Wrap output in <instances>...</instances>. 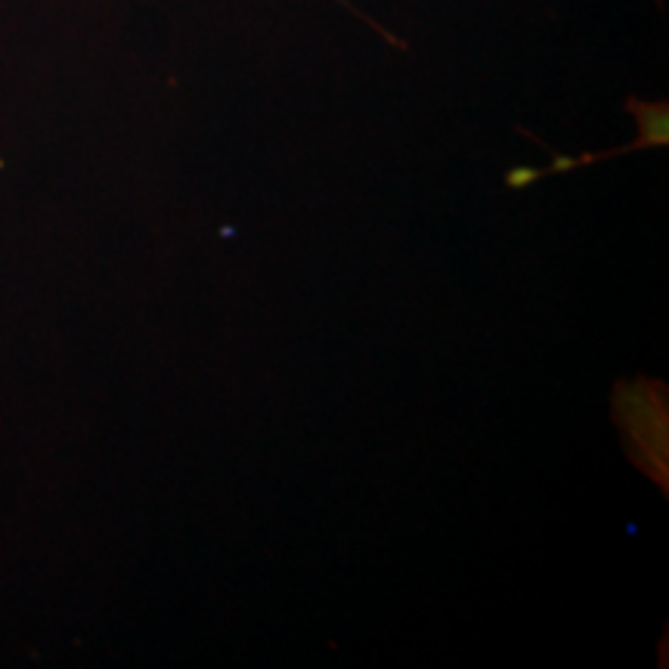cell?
Listing matches in <instances>:
<instances>
[{
  "instance_id": "1",
  "label": "cell",
  "mask_w": 669,
  "mask_h": 669,
  "mask_svg": "<svg viewBox=\"0 0 669 669\" xmlns=\"http://www.w3.org/2000/svg\"><path fill=\"white\" fill-rule=\"evenodd\" d=\"M610 415L623 437L626 456L644 478L669 493V388L660 378L639 375L617 381L610 391Z\"/></svg>"
},
{
  "instance_id": "2",
  "label": "cell",
  "mask_w": 669,
  "mask_h": 669,
  "mask_svg": "<svg viewBox=\"0 0 669 669\" xmlns=\"http://www.w3.org/2000/svg\"><path fill=\"white\" fill-rule=\"evenodd\" d=\"M629 109L635 112V118H639V140H635L632 146H623V149H614V152H598V155H579V158L555 155L552 167H545V171H523V167H514V171L505 174V183H509L511 189H523V187H533V180H539V177H545V174H564V171H574V167L592 165V161H604V158H614V155L635 152V149L666 146V143H669V127H666V106H663V102H660V106H648V102L629 100Z\"/></svg>"
}]
</instances>
